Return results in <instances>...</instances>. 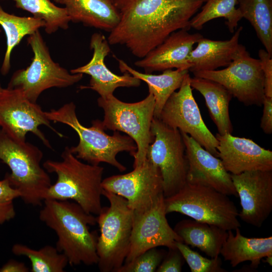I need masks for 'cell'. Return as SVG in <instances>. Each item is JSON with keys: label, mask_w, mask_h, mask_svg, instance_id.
<instances>
[{"label": "cell", "mask_w": 272, "mask_h": 272, "mask_svg": "<svg viewBox=\"0 0 272 272\" xmlns=\"http://www.w3.org/2000/svg\"><path fill=\"white\" fill-rule=\"evenodd\" d=\"M43 152L37 147L15 139L0 129V160L11 170L6 176L20 193L23 201L40 206L51 185L50 176L41 165Z\"/></svg>", "instance_id": "5"}, {"label": "cell", "mask_w": 272, "mask_h": 272, "mask_svg": "<svg viewBox=\"0 0 272 272\" xmlns=\"http://www.w3.org/2000/svg\"><path fill=\"white\" fill-rule=\"evenodd\" d=\"M71 22L110 32L119 20L114 0H60Z\"/></svg>", "instance_id": "22"}, {"label": "cell", "mask_w": 272, "mask_h": 272, "mask_svg": "<svg viewBox=\"0 0 272 272\" xmlns=\"http://www.w3.org/2000/svg\"><path fill=\"white\" fill-rule=\"evenodd\" d=\"M165 254L157 247L150 249L132 260L124 263L117 272L156 271Z\"/></svg>", "instance_id": "33"}, {"label": "cell", "mask_w": 272, "mask_h": 272, "mask_svg": "<svg viewBox=\"0 0 272 272\" xmlns=\"http://www.w3.org/2000/svg\"><path fill=\"white\" fill-rule=\"evenodd\" d=\"M27 42L33 52L30 64L13 74L7 88L20 89L31 102L51 88H66L81 81L82 74H72L52 59L39 30L29 35Z\"/></svg>", "instance_id": "9"}, {"label": "cell", "mask_w": 272, "mask_h": 272, "mask_svg": "<svg viewBox=\"0 0 272 272\" xmlns=\"http://www.w3.org/2000/svg\"><path fill=\"white\" fill-rule=\"evenodd\" d=\"M206 1L114 0L119 20L108 42L124 45L142 58L173 32L188 31L191 19Z\"/></svg>", "instance_id": "1"}, {"label": "cell", "mask_w": 272, "mask_h": 272, "mask_svg": "<svg viewBox=\"0 0 272 272\" xmlns=\"http://www.w3.org/2000/svg\"><path fill=\"white\" fill-rule=\"evenodd\" d=\"M201 11L196 14L190 22V28L201 29L209 21L224 18L231 33H234L239 22L242 19L238 8L236 7L238 0H207Z\"/></svg>", "instance_id": "31"}, {"label": "cell", "mask_w": 272, "mask_h": 272, "mask_svg": "<svg viewBox=\"0 0 272 272\" xmlns=\"http://www.w3.org/2000/svg\"><path fill=\"white\" fill-rule=\"evenodd\" d=\"M192 73L194 77L219 83L246 106L263 104L264 79L260 60L251 57L241 44L235 58L225 68Z\"/></svg>", "instance_id": "11"}, {"label": "cell", "mask_w": 272, "mask_h": 272, "mask_svg": "<svg viewBox=\"0 0 272 272\" xmlns=\"http://www.w3.org/2000/svg\"><path fill=\"white\" fill-rule=\"evenodd\" d=\"M218 141V158L229 173L272 170V151L261 147L252 140L233 136L230 133L215 135Z\"/></svg>", "instance_id": "19"}, {"label": "cell", "mask_w": 272, "mask_h": 272, "mask_svg": "<svg viewBox=\"0 0 272 272\" xmlns=\"http://www.w3.org/2000/svg\"><path fill=\"white\" fill-rule=\"evenodd\" d=\"M241 210L239 218L260 227L272 211V170H254L231 174Z\"/></svg>", "instance_id": "16"}, {"label": "cell", "mask_w": 272, "mask_h": 272, "mask_svg": "<svg viewBox=\"0 0 272 272\" xmlns=\"http://www.w3.org/2000/svg\"><path fill=\"white\" fill-rule=\"evenodd\" d=\"M44 125L58 136L63 135L50 124V120L41 107L30 101L18 89L4 88L0 92V127L11 137L26 140L28 132L37 136L49 149H52L48 139L39 129Z\"/></svg>", "instance_id": "13"}, {"label": "cell", "mask_w": 272, "mask_h": 272, "mask_svg": "<svg viewBox=\"0 0 272 272\" xmlns=\"http://www.w3.org/2000/svg\"><path fill=\"white\" fill-rule=\"evenodd\" d=\"M192 88L205 98L210 116L221 135L231 133L233 128L229 115L232 94L222 85L215 81L194 77L190 78Z\"/></svg>", "instance_id": "25"}, {"label": "cell", "mask_w": 272, "mask_h": 272, "mask_svg": "<svg viewBox=\"0 0 272 272\" xmlns=\"http://www.w3.org/2000/svg\"><path fill=\"white\" fill-rule=\"evenodd\" d=\"M55 2L57 3H59L60 4V0H53Z\"/></svg>", "instance_id": "41"}, {"label": "cell", "mask_w": 272, "mask_h": 272, "mask_svg": "<svg viewBox=\"0 0 272 272\" xmlns=\"http://www.w3.org/2000/svg\"><path fill=\"white\" fill-rule=\"evenodd\" d=\"M243 30L239 27L232 37L226 40H213L202 37L197 45L191 51L188 61L191 64L189 71H214L220 67L227 66L235 58L240 45V34Z\"/></svg>", "instance_id": "21"}, {"label": "cell", "mask_w": 272, "mask_h": 272, "mask_svg": "<svg viewBox=\"0 0 272 272\" xmlns=\"http://www.w3.org/2000/svg\"><path fill=\"white\" fill-rule=\"evenodd\" d=\"M76 105L70 102L58 109H52L45 112L50 121L66 124L78 134L79 142L76 146L70 148L71 152L78 159L88 163L98 165L100 163H108L120 172H123L126 167L116 158L119 152L126 151L132 156L137 150L134 141L128 135L114 131L110 135L105 132L102 121L99 119L92 121V126L87 127L83 125L76 114Z\"/></svg>", "instance_id": "4"}, {"label": "cell", "mask_w": 272, "mask_h": 272, "mask_svg": "<svg viewBox=\"0 0 272 272\" xmlns=\"http://www.w3.org/2000/svg\"><path fill=\"white\" fill-rule=\"evenodd\" d=\"M15 214L0 211V224L13 219Z\"/></svg>", "instance_id": "39"}, {"label": "cell", "mask_w": 272, "mask_h": 272, "mask_svg": "<svg viewBox=\"0 0 272 272\" xmlns=\"http://www.w3.org/2000/svg\"><path fill=\"white\" fill-rule=\"evenodd\" d=\"M97 103L104 111V129L122 131L130 137L137 147L132 156L133 167L141 165L154 139L151 130L155 106L153 94L149 92L145 99L134 103L122 102L113 94L105 98L100 97Z\"/></svg>", "instance_id": "8"}, {"label": "cell", "mask_w": 272, "mask_h": 272, "mask_svg": "<svg viewBox=\"0 0 272 272\" xmlns=\"http://www.w3.org/2000/svg\"><path fill=\"white\" fill-rule=\"evenodd\" d=\"M242 18L247 20L266 51L272 55V0H238Z\"/></svg>", "instance_id": "28"}, {"label": "cell", "mask_w": 272, "mask_h": 272, "mask_svg": "<svg viewBox=\"0 0 272 272\" xmlns=\"http://www.w3.org/2000/svg\"><path fill=\"white\" fill-rule=\"evenodd\" d=\"M12 250L14 254L30 260L31 272H63L69 264L66 256L51 245L36 250L18 243L13 245Z\"/></svg>", "instance_id": "29"}, {"label": "cell", "mask_w": 272, "mask_h": 272, "mask_svg": "<svg viewBox=\"0 0 272 272\" xmlns=\"http://www.w3.org/2000/svg\"><path fill=\"white\" fill-rule=\"evenodd\" d=\"M176 247L188 264L191 272H226L222 267L219 257L208 258L192 250L182 242H177Z\"/></svg>", "instance_id": "32"}, {"label": "cell", "mask_w": 272, "mask_h": 272, "mask_svg": "<svg viewBox=\"0 0 272 272\" xmlns=\"http://www.w3.org/2000/svg\"><path fill=\"white\" fill-rule=\"evenodd\" d=\"M164 203L167 214L178 213L226 231L241 227L233 201L228 195L208 186L186 182L176 193L165 197Z\"/></svg>", "instance_id": "7"}, {"label": "cell", "mask_w": 272, "mask_h": 272, "mask_svg": "<svg viewBox=\"0 0 272 272\" xmlns=\"http://www.w3.org/2000/svg\"><path fill=\"white\" fill-rule=\"evenodd\" d=\"M43 202L39 219L55 232L56 248L66 256L69 264H97L98 236L89 229L97 223L96 217L74 201L46 199Z\"/></svg>", "instance_id": "2"}, {"label": "cell", "mask_w": 272, "mask_h": 272, "mask_svg": "<svg viewBox=\"0 0 272 272\" xmlns=\"http://www.w3.org/2000/svg\"><path fill=\"white\" fill-rule=\"evenodd\" d=\"M154 137L146 158L160 170L163 195L176 193L186 183L188 169L185 147L180 131L153 117L151 127Z\"/></svg>", "instance_id": "10"}, {"label": "cell", "mask_w": 272, "mask_h": 272, "mask_svg": "<svg viewBox=\"0 0 272 272\" xmlns=\"http://www.w3.org/2000/svg\"><path fill=\"white\" fill-rule=\"evenodd\" d=\"M18 197H20V192L10 184L6 177L0 180L1 211L16 215L13 201Z\"/></svg>", "instance_id": "34"}, {"label": "cell", "mask_w": 272, "mask_h": 272, "mask_svg": "<svg viewBox=\"0 0 272 272\" xmlns=\"http://www.w3.org/2000/svg\"><path fill=\"white\" fill-rule=\"evenodd\" d=\"M202 37L200 33H190L185 29L175 31L134 65L148 74L173 69L189 71V54L193 45Z\"/></svg>", "instance_id": "20"}, {"label": "cell", "mask_w": 272, "mask_h": 272, "mask_svg": "<svg viewBox=\"0 0 272 272\" xmlns=\"http://www.w3.org/2000/svg\"><path fill=\"white\" fill-rule=\"evenodd\" d=\"M29 268L25 264L15 260H10L0 268V272H28Z\"/></svg>", "instance_id": "38"}, {"label": "cell", "mask_w": 272, "mask_h": 272, "mask_svg": "<svg viewBox=\"0 0 272 272\" xmlns=\"http://www.w3.org/2000/svg\"><path fill=\"white\" fill-rule=\"evenodd\" d=\"M258 56L264 76L265 96L272 97V55L265 49H260Z\"/></svg>", "instance_id": "36"}, {"label": "cell", "mask_w": 272, "mask_h": 272, "mask_svg": "<svg viewBox=\"0 0 272 272\" xmlns=\"http://www.w3.org/2000/svg\"><path fill=\"white\" fill-rule=\"evenodd\" d=\"M90 46L93 51L91 60L85 65L70 71L72 74H87L91 77L89 85L81 86V89H91L105 98L113 95L118 88L140 86V79L127 73L121 76L115 74L106 65L104 60L111 49L107 39L102 33H95L91 36Z\"/></svg>", "instance_id": "18"}, {"label": "cell", "mask_w": 272, "mask_h": 272, "mask_svg": "<svg viewBox=\"0 0 272 272\" xmlns=\"http://www.w3.org/2000/svg\"><path fill=\"white\" fill-rule=\"evenodd\" d=\"M16 7L31 13L45 22L46 33L51 34L69 28L70 18L64 7L55 6L49 0H13Z\"/></svg>", "instance_id": "30"}, {"label": "cell", "mask_w": 272, "mask_h": 272, "mask_svg": "<svg viewBox=\"0 0 272 272\" xmlns=\"http://www.w3.org/2000/svg\"><path fill=\"white\" fill-rule=\"evenodd\" d=\"M1 30L0 29V33H1Z\"/></svg>", "instance_id": "43"}, {"label": "cell", "mask_w": 272, "mask_h": 272, "mask_svg": "<svg viewBox=\"0 0 272 272\" xmlns=\"http://www.w3.org/2000/svg\"><path fill=\"white\" fill-rule=\"evenodd\" d=\"M0 25L6 37V50L1 67V73L7 75L11 67V57L13 49L26 35H31L41 28L44 21L34 17H20L6 12L0 5Z\"/></svg>", "instance_id": "27"}, {"label": "cell", "mask_w": 272, "mask_h": 272, "mask_svg": "<svg viewBox=\"0 0 272 272\" xmlns=\"http://www.w3.org/2000/svg\"><path fill=\"white\" fill-rule=\"evenodd\" d=\"M116 59L122 73H127L147 83L149 92L153 94L155 99L154 117L158 118L169 97L180 88L185 76L189 72L188 70L169 69L163 71L160 75L142 73L131 67L123 60L117 58Z\"/></svg>", "instance_id": "26"}, {"label": "cell", "mask_w": 272, "mask_h": 272, "mask_svg": "<svg viewBox=\"0 0 272 272\" xmlns=\"http://www.w3.org/2000/svg\"><path fill=\"white\" fill-rule=\"evenodd\" d=\"M262 105L260 127L265 133L270 134L272 133V97H265Z\"/></svg>", "instance_id": "37"}, {"label": "cell", "mask_w": 272, "mask_h": 272, "mask_svg": "<svg viewBox=\"0 0 272 272\" xmlns=\"http://www.w3.org/2000/svg\"><path fill=\"white\" fill-rule=\"evenodd\" d=\"M164 198L162 194L150 208L133 212L130 245L124 263L150 249L159 246L174 248L177 242H182L166 219Z\"/></svg>", "instance_id": "15"}, {"label": "cell", "mask_w": 272, "mask_h": 272, "mask_svg": "<svg viewBox=\"0 0 272 272\" xmlns=\"http://www.w3.org/2000/svg\"><path fill=\"white\" fill-rule=\"evenodd\" d=\"M265 261L269 265H272V256L265 257Z\"/></svg>", "instance_id": "40"}, {"label": "cell", "mask_w": 272, "mask_h": 272, "mask_svg": "<svg viewBox=\"0 0 272 272\" xmlns=\"http://www.w3.org/2000/svg\"><path fill=\"white\" fill-rule=\"evenodd\" d=\"M160 264L157 272H181L185 260L180 252L177 248H169Z\"/></svg>", "instance_id": "35"}, {"label": "cell", "mask_w": 272, "mask_h": 272, "mask_svg": "<svg viewBox=\"0 0 272 272\" xmlns=\"http://www.w3.org/2000/svg\"><path fill=\"white\" fill-rule=\"evenodd\" d=\"M61 157V161L48 160L43 164L46 171L57 175V180L47 190L45 199L72 200L87 213L98 215L102 209L104 168L83 162L69 147L64 148Z\"/></svg>", "instance_id": "3"}, {"label": "cell", "mask_w": 272, "mask_h": 272, "mask_svg": "<svg viewBox=\"0 0 272 272\" xmlns=\"http://www.w3.org/2000/svg\"><path fill=\"white\" fill-rule=\"evenodd\" d=\"M188 73L177 92H174L164 105L159 118L169 126L178 129L196 141L207 151L218 157V141L203 121L192 94Z\"/></svg>", "instance_id": "12"}, {"label": "cell", "mask_w": 272, "mask_h": 272, "mask_svg": "<svg viewBox=\"0 0 272 272\" xmlns=\"http://www.w3.org/2000/svg\"><path fill=\"white\" fill-rule=\"evenodd\" d=\"M102 195L109 206L102 207L96 217L100 231L97 264L102 272H117L129 252L133 213L124 198L104 190Z\"/></svg>", "instance_id": "6"}, {"label": "cell", "mask_w": 272, "mask_h": 272, "mask_svg": "<svg viewBox=\"0 0 272 272\" xmlns=\"http://www.w3.org/2000/svg\"><path fill=\"white\" fill-rule=\"evenodd\" d=\"M174 230L184 243L198 248L210 258L219 256L228 236V231L195 220H182Z\"/></svg>", "instance_id": "24"}, {"label": "cell", "mask_w": 272, "mask_h": 272, "mask_svg": "<svg viewBox=\"0 0 272 272\" xmlns=\"http://www.w3.org/2000/svg\"><path fill=\"white\" fill-rule=\"evenodd\" d=\"M4 88L2 87L1 84L0 83V92L3 90Z\"/></svg>", "instance_id": "42"}, {"label": "cell", "mask_w": 272, "mask_h": 272, "mask_svg": "<svg viewBox=\"0 0 272 272\" xmlns=\"http://www.w3.org/2000/svg\"><path fill=\"white\" fill-rule=\"evenodd\" d=\"M180 132L188 164L186 182L211 187L228 196H237L231 174L226 171L220 159L189 135Z\"/></svg>", "instance_id": "17"}, {"label": "cell", "mask_w": 272, "mask_h": 272, "mask_svg": "<svg viewBox=\"0 0 272 272\" xmlns=\"http://www.w3.org/2000/svg\"><path fill=\"white\" fill-rule=\"evenodd\" d=\"M228 231L227 238L220 251L224 260L232 267L245 261H250L252 268H256L261 260L272 256V237L248 238L241 234L239 228Z\"/></svg>", "instance_id": "23"}, {"label": "cell", "mask_w": 272, "mask_h": 272, "mask_svg": "<svg viewBox=\"0 0 272 272\" xmlns=\"http://www.w3.org/2000/svg\"><path fill=\"white\" fill-rule=\"evenodd\" d=\"M102 186L103 190L124 198L133 212L150 208L163 194L160 170L147 159L129 173L103 179Z\"/></svg>", "instance_id": "14"}]
</instances>
